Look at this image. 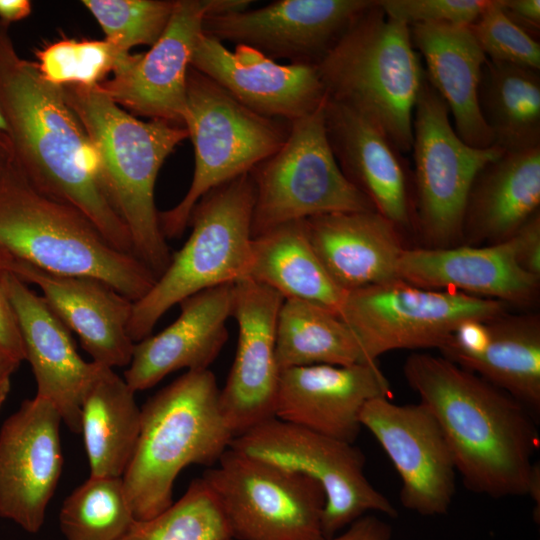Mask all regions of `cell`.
<instances>
[{
    "mask_svg": "<svg viewBox=\"0 0 540 540\" xmlns=\"http://www.w3.org/2000/svg\"><path fill=\"white\" fill-rule=\"evenodd\" d=\"M0 109L13 160L28 181L81 212L114 247L133 254L128 230L102 184L99 155L63 87L46 82L35 62L18 54L3 24Z\"/></svg>",
    "mask_w": 540,
    "mask_h": 540,
    "instance_id": "6da1fadb",
    "label": "cell"
},
{
    "mask_svg": "<svg viewBox=\"0 0 540 540\" xmlns=\"http://www.w3.org/2000/svg\"><path fill=\"white\" fill-rule=\"evenodd\" d=\"M403 372L437 420L470 491L528 496L539 436L536 418L523 404L443 356L412 353Z\"/></svg>",
    "mask_w": 540,
    "mask_h": 540,
    "instance_id": "7a4b0ae2",
    "label": "cell"
},
{
    "mask_svg": "<svg viewBox=\"0 0 540 540\" xmlns=\"http://www.w3.org/2000/svg\"><path fill=\"white\" fill-rule=\"evenodd\" d=\"M63 91L99 155L102 184L128 230L133 254L157 279L172 253L159 224L155 183L164 161L188 132L166 121L140 120L97 86H66Z\"/></svg>",
    "mask_w": 540,
    "mask_h": 540,
    "instance_id": "3957f363",
    "label": "cell"
},
{
    "mask_svg": "<svg viewBox=\"0 0 540 540\" xmlns=\"http://www.w3.org/2000/svg\"><path fill=\"white\" fill-rule=\"evenodd\" d=\"M209 369L186 371L141 408L140 433L122 475L136 520L168 508L179 473L189 465L214 466L234 438Z\"/></svg>",
    "mask_w": 540,
    "mask_h": 540,
    "instance_id": "277c9868",
    "label": "cell"
},
{
    "mask_svg": "<svg viewBox=\"0 0 540 540\" xmlns=\"http://www.w3.org/2000/svg\"><path fill=\"white\" fill-rule=\"evenodd\" d=\"M0 249L49 272L99 279L132 302L156 281L81 212L36 189L14 160L0 172Z\"/></svg>",
    "mask_w": 540,
    "mask_h": 540,
    "instance_id": "5b68a950",
    "label": "cell"
},
{
    "mask_svg": "<svg viewBox=\"0 0 540 540\" xmlns=\"http://www.w3.org/2000/svg\"><path fill=\"white\" fill-rule=\"evenodd\" d=\"M410 27L375 3L317 64L327 97L377 126L404 154L411 151L414 108L425 79Z\"/></svg>",
    "mask_w": 540,
    "mask_h": 540,
    "instance_id": "8992f818",
    "label": "cell"
},
{
    "mask_svg": "<svg viewBox=\"0 0 540 540\" xmlns=\"http://www.w3.org/2000/svg\"><path fill=\"white\" fill-rule=\"evenodd\" d=\"M253 205L249 173L199 200L189 220L190 236L151 289L133 302L128 334L134 343L151 335L159 319L187 297L247 277Z\"/></svg>",
    "mask_w": 540,
    "mask_h": 540,
    "instance_id": "52a82bcc",
    "label": "cell"
},
{
    "mask_svg": "<svg viewBox=\"0 0 540 540\" xmlns=\"http://www.w3.org/2000/svg\"><path fill=\"white\" fill-rule=\"evenodd\" d=\"M183 126L194 147L192 182L182 200L159 212L166 239L180 237L199 200L214 188L250 171L287 139L290 122L260 115L193 67L187 74Z\"/></svg>",
    "mask_w": 540,
    "mask_h": 540,
    "instance_id": "ba28073f",
    "label": "cell"
},
{
    "mask_svg": "<svg viewBox=\"0 0 540 540\" xmlns=\"http://www.w3.org/2000/svg\"><path fill=\"white\" fill-rule=\"evenodd\" d=\"M325 101L290 122L280 149L250 171L254 186L252 238L318 215L375 210L345 177L334 157L325 127Z\"/></svg>",
    "mask_w": 540,
    "mask_h": 540,
    "instance_id": "9c48e42d",
    "label": "cell"
},
{
    "mask_svg": "<svg viewBox=\"0 0 540 540\" xmlns=\"http://www.w3.org/2000/svg\"><path fill=\"white\" fill-rule=\"evenodd\" d=\"M508 307L498 300L396 279L347 291L339 317L355 334L366 361L377 362L394 350H440L461 324L489 321Z\"/></svg>",
    "mask_w": 540,
    "mask_h": 540,
    "instance_id": "30bf717a",
    "label": "cell"
},
{
    "mask_svg": "<svg viewBox=\"0 0 540 540\" xmlns=\"http://www.w3.org/2000/svg\"><path fill=\"white\" fill-rule=\"evenodd\" d=\"M233 540H320L325 496L313 479L227 449L202 475Z\"/></svg>",
    "mask_w": 540,
    "mask_h": 540,
    "instance_id": "8fae6325",
    "label": "cell"
},
{
    "mask_svg": "<svg viewBox=\"0 0 540 540\" xmlns=\"http://www.w3.org/2000/svg\"><path fill=\"white\" fill-rule=\"evenodd\" d=\"M414 226L431 248L463 240L467 198L478 172L504 152L462 141L447 105L426 78L413 114Z\"/></svg>",
    "mask_w": 540,
    "mask_h": 540,
    "instance_id": "7c38bea8",
    "label": "cell"
},
{
    "mask_svg": "<svg viewBox=\"0 0 540 540\" xmlns=\"http://www.w3.org/2000/svg\"><path fill=\"white\" fill-rule=\"evenodd\" d=\"M230 447L315 480L325 496L324 538L370 513L397 516L391 501L367 479L364 454L353 443L273 417L235 436Z\"/></svg>",
    "mask_w": 540,
    "mask_h": 540,
    "instance_id": "4fadbf2b",
    "label": "cell"
},
{
    "mask_svg": "<svg viewBox=\"0 0 540 540\" xmlns=\"http://www.w3.org/2000/svg\"><path fill=\"white\" fill-rule=\"evenodd\" d=\"M249 0H175L160 38L145 53L129 54L97 88L115 104L150 120L183 126L187 74L211 14L244 10Z\"/></svg>",
    "mask_w": 540,
    "mask_h": 540,
    "instance_id": "5bb4252c",
    "label": "cell"
},
{
    "mask_svg": "<svg viewBox=\"0 0 540 540\" xmlns=\"http://www.w3.org/2000/svg\"><path fill=\"white\" fill-rule=\"evenodd\" d=\"M360 423L378 441L395 467L404 508L422 516L448 513L456 492V468L444 434L420 401L396 404L390 398L370 400Z\"/></svg>",
    "mask_w": 540,
    "mask_h": 540,
    "instance_id": "9a60e30c",
    "label": "cell"
},
{
    "mask_svg": "<svg viewBox=\"0 0 540 540\" xmlns=\"http://www.w3.org/2000/svg\"><path fill=\"white\" fill-rule=\"evenodd\" d=\"M375 0H277L256 9L211 14L203 33L269 58L316 65Z\"/></svg>",
    "mask_w": 540,
    "mask_h": 540,
    "instance_id": "2e32d148",
    "label": "cell"
},
{
    "mask_svg": "<svg viewBox=\"0 0 540 540\" xmlns=\"http://www.w3.org/2000/svg\"><path fill=\"white\" fill-rule=\"evenodd\" d=\"M62 418L48 400L34 396L0 428V517L35 534L63 467Z\"/></svg>",
    "mask_w": 540,
    "mask_h": 540,
    "instance_id": "e0dca14e",
    "label": "cell"
},
{
    "mask_svg": "<svg viewBox=\"0 0 540 540\" xmlns=\"http://www.w3.org/2000/svg\"><path fill=\"white\" fill-rule=\"evenodd\" d=\"M284 298L249 278L234 283L232 317L238 326L233 365L220 389L223 416L237 436L275 417L280 368L276 329Z\"/></svg>",
    "mask_w": 540,
    "mask_h": 540,
    "instance_id": "ac0fdd59",
    "label": "cell"
},
{
    "mask_svg": "<svg viewBox=\"0 0 540 540\" xmlns=\"http://www.w3.org/2000/svg\"><path fill=\"white\" fill-rule=\"evenodd\" d=\"M191 67L206 75L250 110L292 122L321 106L327 98L316 65L280 64L247 45L229 50L201 35Z\"/></svg>",
    "mask_w": 540,
    "mask_h": 540,
    "instance_id": "d6986e66",
    "label": "cell"
},
{
    "mask_svg": "<svg viewBox=\"0 0 540 540\" xmlns=\"http://www.w3.org/2000/svg\"><path fill=\"white\" fill-rule=\"evenodd\" d=\"M390 382L378 362L339 366L314 364L280 371L275 417L344 442L361 431L367 402L391 398Z\"/></svg>",
    "mask_w": 540,
    "mask_h": 540,
    "instance_id": "ffe728a7",
    "label": "cell"
},
{
    "mask_svg": "<svg viewBox=\"0 0 540 540\" xmlns=\"http://www.w3.org/2000/svg\"><path fill=\"white\" fill-rule=\"evenodd\" d=\"M324 114L328 141L345 177L397 228L413 226L412 168L405 154L343 103L327 97Z\"/></svg>",
    "mask_w": 540,
    "mask_h": 540,
    "instance_id": "44dd1931",
    "label": "cell"
},
{
    "mask_svg": "<svg viewBox=\"0 0 540 540\" xmlns=\"http://www.w3.org/2000/svg\"><path fill=\"white\" fill-rule=\"evenodd\" d=\"M6 255L8 271L40 289L93 362L113 369L129 365L135 345L128 334L131 300L99 279L49 272Z\"/></svg>",
    "mask_w": 540,
    "mask_h": 540,
    "instance_id": "7402d4cb",
    "label": "cell"
},
{
    "mask_svg": "<svg viewBox=\"0 0 540 540\" xmlns=\"http://www.w3.org/2000/svg\"><path fill=\"white\" fill-rule=\"evenodd\" d=\"M5 287L35 378V395L50 401L69 430L80 433L81 399L97 363L80 356L71 331L42 295L11 272Z\"/></svg>",
    "mask_w": 540,
    "mask_h": 540,
    "instance_id": "603a6c76",
    "label": "cell"
},
{
    "mask_svg": "<svg viewBox=\"0 0 540 540\" xmlns=\"http://www.w3.org/2000/svg\"><path fill=\"white\" fill-rule=\"evenodd\" d=\"M398 277L417 287L457 291L528 306L536 300L539 278L518 263L511 238L486 246L405 249Z\"/></svg>",
    "mask_w": 540,
    "mask_h": 540,
    "instance_id": "cb8c5ba5",
    "label": "cell"
},
{
    "mask_svg": "<svg viewBox=\"0 0 540 540\" xmlns=\"http://www.w3.org/2000/svg\"><path fill=\"white\" fill-rule=\"evenodd\" d=\"M234 283L200 291L181 301L178 318L134 345L124 379L134 392L153 387L180 369H208L223 348L232 317Z\"/></svg>",
    "mask_w": 540,
    "mask_h": 540,
    "instance_id": "d4e9b609",
    "label": "cell"
},
{
    "mask_svg": "<svg viewBox=\"0 0 540 540\" xmlns=\"http://www.w3.org/2000/svg\"><path fill=\"white\" fill-rule=\"evenodd\" d=\"M305 226L316 255L342 290L400 279L397 268L406 249L401 230L375 210L318 215Z\"/></svg>",
    "mask_w": 540,
    "mask_h": 540,
    "instance_id": "484cf974",
    "label": "cell"
},
{
    "mask_svg": "<svg viewBox=\"0 0 540 540\" xmlns=\"http://www.w3.org/2000/svg\"><path fill=\"white\" fill-rule=\"evenodd\" d=\"M413 45L425 62V75L443 99L459 138L475 148L493 145L479 105V88L487 57L469 26H409Z\"/></svg>",
    "mask_w": 540,
    "mask_h": 540,
    "instance_id": "4316f807",
    "label": "cell"
},
{
    "mask_svg": "<svg viewBox=\"0 0 540 540\" xmlns=\"http://www.w3.org/2000/svg\"><path fill=\"white\" fill-rule=\"evenodd\" d=\"M540 206V147L503 153L476 175L463 220V240L495 244L509 239Z\"/></svg>",
    "mask_w": 540,
    "mask_h": 540,
    "instance_id": "83f0119b",
    "label": "cell"
},
{
    "mask_svg": "<svg viewBox=\"0 0 540 540\" xmlns=\"http://www.w3.org/2000/svg\"><path fill=\"white\" fill-rule=\"evenodd\" d=\"M135 393L113 368L97 363L81 399V432L90 476L122 477L140 433Z\"/></svg>",
    "mask_w": 540,
    "mask_h": 540,
    "instance_id": "f1b7e54d",
    "label": "cell"
},
{
    "mask_svg": "<svg viewBox=\"0 0 540 540\" xmlns=\"http://www.w3.org/2000/svg\"><path fill=\"white\" fill-rule=\"evenodd\" d=\"M246 278L275 290L284 299L315 303L337 315L346 293L316 255L305 220L288 222L253 237Z\"/></svg>",
    "mask_w": 540,
    "mask_h": 540,
    "instance_id": "f546056e",
    "label": "cell"
},
{
    "mask_svg": "<svg viewBox=\"0 0 540 540\" xmlns=\"http://www.w3.org/2000/svg\"><path fill=\"white\" fill-rule=\"evenodd\" d=\"M481 352L455 362L540 415V318L505 313L486 322Z\"/></svg>",
    "mask_w": 540,
    "mask_h": 540,
    "instance_id": "4dcf8cb0",
    "label": "cell"
},
{
    "mask_svg": "<svg viewBox=\"0 0 540 540\" xmlns=\"http://www.w3.org/2000/svg\"><path fill=\"white\" fill-rule=\"evenodd\" d=\"M479 105L493 145L504 153L540 147L539 71L487 59Z\"/></svg>",
    "mask_w": 540,
    "mask_h": 540,
    "instance_id": "1f68e13d",
    "label": "cell"
},
{
    "mask_svg": "<svg viewBox=\"0 0 540 540\" xmlns=\"http://www.w3.org/2000/svg\"><path fill=\"white\" fill-rule=\"evenodd\" d=\"M276 358L280 370L314 364L367 363L350 327L327 308L284 299L277 321Z\"/></svg>",
    "mask_w": 540,
    "mask_h": 540,
    "instance_id": "d6a6232c",
    "label": "cell"
},
{
    "mask_svg": "<svg viewBox=\"0 0 540 540\" xmlns=\"http://www.w3.org/2000/svg\"><path fill=\"white\" fill-rule=\"evenodd\" d=\"M135 520L122 477L89 476L59 512L65 540H117Z\"/></svg>",
    "mask_w": 540,
    "mask_h": 540,
    "instance_id": "836d02e7",
    "label": "cell"
},
{
    "mask_svg": "<svg viewBox=\"0 0 540 540\" xmlns=\"http://www.w3.org/2000/svg\"><path fill=\"white\" fill-rule=\"evenodd\" d=\"M231 535L213 492L194 479L185 493L157 515L135 520L117 540H230Z\"/></svg>",
    "mask_w": 540,
    "mask_h": 540,
    "instance_id": "e575fe53",
    "label": "cell"
},
{
    "mask_svg": "<svg viewBox=\"0 0 540 540\" xmlns=\"http://www.w3.org/2000/svg\"><path fill=\"white\" fill-rule=\"evenodd\" d=\"M129 54L105 39L62 38L38 48L35 64L52 85L93 88L108 79Z\"/></svg>",
    "mask_w": 540,
    "mask_h": 540,
    "instance_id": "d590c367",
    "label": "cell"
},
{
    "mask_svg": "<svg viewBox=\"0 0 540 540\" xmlns=\"http://www.w3.org/2000/svg\"><path fill=\"white\" fill-rule=\"evenodd\" d=\"M101 26L105 40L123 52L150 47L160 38L173 13L175 0H83Z\"/></svg>",
    "mask_w": 540,
    "mask_h": 540,
    "instance_id": "8d00e7d4",
    "label": "cell"
},
{
    "mask_svg": "<svg viewBox=\"0 0 540 540\" xmlns=\"http://www.w3.org/2000/svg\"><path fill=\"white\" fill-rule=\"evenodd\" d=\"M469 28L488 60L540 70L539 42L506 15L499 0H490Z\"/></svg>",
    "mask_w": 540,
    "mask_h": 540,
    "instance_id": "74e56055",
    "label": "cell"
},
{
    "mask_svg": "<svg viewBox=\"0 0 540 540\" xmlns=\"http://www.w3.org/2000/svg\"><path fill=\"white\" fill-rule=\"evenodd\" d=\"M391 19L407 26L450 24L470 26L490 0H377Z\"/></svg>",
    "mask_w": 540,
    "mask_h": 540,
    "instance_id": "f35d334b",
    "label": "cell"
},
{
    "mask_svg": "<svg viewBox=\"0 0 540 540\" xmlns=\"http://www.w3.org/2000/svg\"><path fill=\"white\" fill-rule=\"evenodd\" d=\"M6 257V253L0 249V367L12 375L25 361V352L5 287V278L9 272Z\"/></svg>",
    "mask_w": 540,
    "mask_h": 540,
    "instance_id": "ab89813d",
    "label": "cell"
},
{
    "mask_svg": "<svg viewBox=\"0 0 540 540\" xmlns=\"http://www.w3.org/2000/svg\"><path fill=\"white\" fill-rule=\"evenodd\" d=\"M510 238L519 265L540 279V212L530 217Z\"/></svg>",
    "mask_w": 540,
    "mask_h": 540,
    "instance_id": "60d3db41",
    "label": "cell"
},
{
    "mask_svg": "<svg viewBox=\"0 0 540 540\" xmlns=\"http://www.w3.org/2000/svg\"><path fill=\"white\" fill-rule=\"evenodd\" d=\"M391 525L374 514L354 521L341 532L320 540H391Z\"/></svg>",
    "mask_w": 540,
    "mask_h": 540,
    "instance_id": "b9f144b4",
    "label": "cell"
},
{
    "mask_svg": "<svg viewBox=\"0 0 540 540\" xmlns=\"http://www.w3.org/2000/svg\"><path fill=\"white\" fill-rule=\"evenodd\" d=\"M506 15L536 39L540 32V0H499Z\"/></svg>",
    "mask_w": 540,
    "mask_h": 540,
    "instance_id": "7bdbcfd3",
    "label": "cell"
},
{
    "mask_svg": "<svg viewBox=\"0 0 540 540\" xmlns=\"http://www.w3.org/2000/svg\"><path fill=\"white\" fill-rule=\"evenodd\" d=\"M32 4L29 0H0V24L9 26L30 15Z\"/></svg>",
    "mask_w": 540,
    "mask_h": 540,
    "instance_id": "ee69618b",
    "label": "cell"
},
{
    "mask_svg": "<svg viewBox=\"0 0 540 540\" xmlns=\"http://www.w3.org/2000/svg\"><path fill=\"white\" fill-rule=\"evenodd\" d=\"M13 160V151L6 133H0V172Z\"/></svg>",
    "mask_w": 540,
    "mask_h": 540,
    "instance_id": "f6af8a7d",
    "label": "cell"
},
{
    "mask_svg": "<svg viewBox=\"0 0 540 540\" xmlns=\"http://www.w3.org/2000/svg\"><path fill=\"white\" fill-rule=\"evenodd\" d=\"M11 374L0 367V410L4 405L11 388Z\"/></svg>",
    "mask_w": 540,
    "mask_h": 540,
    "instance_id": "bcb514c9",
    "label": "cell"
},
{
    "mask_svg": "<svg viewBox=\"0 0 540 540\" xmlns=\"http://www.w3.org/2000/svg\"><path fill=\"white\" fill-rule=\"evenodd\" d=\"M7 132H8V126L0 109V133L7 134Z\"/></svg>",
    "mask_w": 540,
    "mask_h": 540,
    "instance_id": "7dc6e473",
    "label": "cell"
},
{
    "mask_svg": "<svg viewBox=\"0 0 540 540\" xmlns=\"http://www.w3.org/2000/svg\"><path fill=\"white\" fill-rule=\"evenodd\" d=\"M230 540H233V539H230Z\"/></svg>",
    "mask_w": 540,
    "mask_h": 540,
    "instance_id": "c3c4849f",
    "label": "cell"
}]
</instances>
